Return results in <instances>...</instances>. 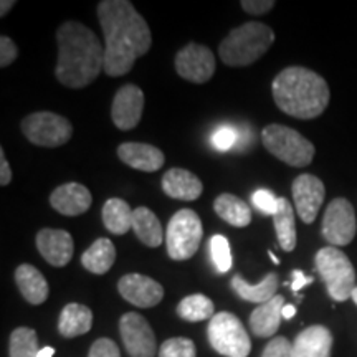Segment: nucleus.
<instances>
[{
  "mask_svg": "<svg viewBox=\"0 0 357 357\" xmlns=\"http://www.w3.org/2000/svg\"><path fill=\"white\" fill-rule=\"evenodd\" d=\"M278 199L273 192L260 189L252 195V204L255 205L257 211H260L263 215L273 217L276 211H278Z\"/></svg>",
  "mask_w": 357,
  "mask_h": 357,
  "instance_id": "nucleus-34",
  "label": "nucleus"
},
{
  "mask_svg": "<svg viewBox=\"0 0 357 357\" xmlns=\"http://www.w3.org/2000/svg\"><path fill=\"white\" fill-rule=\"evenodd\" d=\"M19 56V48H17L15 42L12 38H8L7 35L0 37V66L7 68Z\"/></svg>",
  "mask_w": 357,
  "mask_h": 357,
  "instance_id": "nucleus-38",
  "label": "nucleus"
},
{
  "mask_svg": "<svg viewBox=\"0 0 357 357\" xmlns=\"http://www.w3.org/2000/svg\"><path fill=\"white\" fill-rule=\"evenodd\" d=\"M132 231L149 248H158L164 240L162 225H160L159 218L147 207L134 208Z\"/></svg>",
  "mask_w": 357,
  "mask_h": 357,
  "instance_id": "nucleus-25",
  "label": "nucleus"
},
{
  "mask_svg": "<svg viewBox=\"0 0 357 357\" xmlns=\"http://www.w3.org/2000/svg\"><path fill=\"white\" fill-rule=\"evenodd\" d=\"M105 33V73L123 77L132 70L136 60L153 45L149 25L129 0H102L98 6Z\"/></svg>",
  "mask_w": 357,
  "mask_h": 357,
  "instance_id": "nucleus-1",
  "label": "nucleus"
},
{
  "mask_svg": "<svg viewBox=\"0 0 357 357\" xmlns=\"http://www.w3.org/2000/svg\"><path fill=\"white\" fill-rule=\"evenodd\" d=\"M314 263L329 296L339 303L349 300L356 289V271L346 253L336 247L321 248Z\"/></svg>",
  "mask_w": 357,
  "mask_h": 357,
  "instance_id": "nucleus-6",
  "label": "nucleus"
},
{
  "mask_svg": "<svg viewBox=\"0 0 357 357\" xmlns=\"http://www.w3.org/2000/svg\"><path fill=\"white\" fill-rule=\"evenodd\" d=\"M261 357H294L293 344L287 337H273L268 342Z\"/></svg>",
  "mask_w": 357,
  "mask_h": 357,
  "instance_id": "nucleus-35",
  "label": "nucleus"
},
{
  "mask_svg": "<svg viewBox=\"0 0 357 357\" xmlns=\"http://www.w3.org/2000/svg\"><path fill=\"white\" fill-rule=\"evenodd\" d=\"M12 182V171L10 166H8L7 159H6V153L0 147V185L6 187Z\"/></svg>",
  "mask_w": 357,
  "mask_h": 357,
  "instance_id": "nucleus-40",
  "label": "nucleus"
},
{
  "mask_svg": "<svg viewBox=\"0 0 357 357\" xmlns=\"http://www.w3.org/2000/svg\"><path fill=\"white\" fill-rule=\"evenodd\" d=\"M291 192L294 208H296L301 220L305 223L314 222L326 197L323 181L312 174H301L294 178Z\"/></svg>",
  "mask_w": 357,
  "mask_h": 357,
  "instance_id": "nucleus-13",
  "label": "nucleus"
},
{
  "mask_svg": "<svg viewBox=\"0 0 357 357\" xmlns=\"http://www.w3.org/2000/svg\"><path fill=\"white\" fill-rule=\"evenodd\" d=\"M88 357H121V352H119V347L116 346L114 341L108 337H101L89 347Z\"/></svg>",
  "mask_w": 357,
  "mask_h": 357,
  "instance_id": "nucleus-37",
  "label": "nucleus"
},
{
  "mask_svg": "<svg viewBox=\"0 0 357 357\" xmlns=\"http://www.w3.org/2000/svg\"><path fill=\"white\" fill-rule=\"evenodd\" d=\"M268 257L271 258V261H273L275 265H280V260H278V258H276V255H275L273 252H271V250H268Z\"/></svg>",
  "mask_w": 357,
  "mask_h": 357,
  "instance_id": "nucleus-45",
  "label": "nucleus"
},
{
  "mask_svg": "<svg viewBox=\"0 0 357 357\" xmlns=\"http://www.w3.org/2000/svg\"><path fill=\"white\" fill-rule=\"evenodd\" d=\"M37 248L52 266H66L73 258V238L66 230L43 229L37 234Z\"/></svg>",
  "mask_w": 357,
  "mask_h": 357,
  "instance_id": "nucleus-16",
  "label": "nucleus"
},
{
  "mask_svg": "<svg viewBox=\"0 0 357 357\" xmlns=\"http://www.w3.org/2000/svg\"><path fill=\"white\" fill-rule=\"evenodd\" d=\"M116 260V248L111 240L98 238L82 257V265L95 275H105Z\"/></svg>",
  "mask_w": 357,
  "mask_h": 357,
  "instance_id": "nucleus-28",
  "label": "nucleus"
},
{
  "mask_svg": "<svg viewBox=\"0 0 357 357\" xmlns=\"http://www.w3.org/2000/svg\"><path fill=\"white\" fill-rule=\"evenodd\" d=\"M50 204L58 213L66 217H78L89 211L93 204L91 192L77 182L56 187L50 195Z\"/></svg>",
  "mask_w": 357,
  "mask_h": 357,
  "instance_id": "nucleus-17",
  "label": "nucleus"
},
{
  "mask_svg": "<svg viewBox=\"0 0 357 357\" xmlns=\"http://www.w3.org/2000/svg\"><path fill=\"white\" fill-rule=\"evenodd\" d=\"M207 334L213 351L225 357H247L252 351L247 329L231 312H217L208 323Z\"/></svg>",
  "mask_w": 357,
  "mask_h": 357,
  "instance_id": "nucleus-8",
  "label": "nucleus"
},
{
  "mask_svg": "<svg viewBox=\"0 0 357 357\" xmlns=\"http://www.w3.org/2000/svg\"><path fill=\"white\" fill-rule=\"evenodd\" d=\"M211 255L218 273H227L234 266L230 243L223 235H213L211 238Z\"/></svg>",
  "mask_w": 357,
  "mask_h": 357,
  "instance_id": "nucleus-32",
  "label": "nucleus"
},
{
  "mask_svg": "<svg viewBox=\"0 0 357 357\" xmlns=\"http://www.w3.org/2000/svg\"><path fill=\"white\" fill-rule=\"evenodd\" d=\"M13 6H15V0H2V3H0V17H6L12 10Z\"/></svg>",
  "mask_w": 357,
  "mask_h": 357,
  "instance_id": "nucleus-42",
  "label": "nucleus"
},
{
  "mask_svg": "<svg viewBox=\"0 0 357 357\" xmlns=\"http://www.w3.org/2000/svg\"><path fill=\"white\" fill-rule=\"evenodd\" d=\"M93 326V312L88 306L70 303L61 311L58 319V331L63 337H78L89 333Z\"/></svg>",
  "mask_w": 357,
  "mask_h": 357,
  "instance_id": "nucleus-24",
  "label": "nucleus"
},
{
  "mask_svg": "<svg viewBox=\"0 0 357 357\" xmlns=\"http://www.w3.org/2000/svg\"><path fill=\"white\" fill-rule=\"evenodd\" d=\"M176 71L190 83H207L215 73V56L208 47L192 42L176 55Z\"/></svg>",
  "mask_w": 357,
  "mask_h": 357,
  "instance_id": "nucleus-11",
  "label": "nucleus"
},
{
  "mask_svg": "<svg viewBox=\"0 0 357 357\" xmlns=\"http://www.w3.org/2000/svg\"><path fill=\"white\" fill-rule=\"evenodd\" d=\"M312 281H314L312 276H306L301 270H293V283H291L293 293H298L301 288H305L306 284L312 283Z\"/></svg>",
  "mask_w": 357,
  "mask_h": 357,
  "instance_id": "nucleus-41",
  "label": "nucleus"
},
{
  "mask_svg": "<svg viewBox=\"0 0 357 357\" xmlns=\"http://www.w3.org/2000/svg\"><path fill=\"white\" fill-rule=\"evenodd\" d=\"M162 190L171 199L192 202L202 195L204 185L200 178L187 169H171L162 177Z\"/></svg>",
  "mask_w": 357,
  "mask_h": 357,
  "instance_id": "nucleus-19",
  "label": "nucleus"
},
{
  "mask_svg": "<svg viewBox=\"0 0 357 357\" xmlns=\"http://www.w3.org/2000/svg\"><path fill=\"white\" fill-rule=\"evenodd\" d=\"M202 236V222L197 213L190 208H182L174 213L166 231L169 257L176 261L189 260L197 253Z\"/></svg>",
  "mask_w": 357,
  "mask_h": 357,
  "instance_id": "nucleus-7",
  "label": "nucleus"
},
{
  "mask_svg": "<svg viewBox=\"0 0 357 357\" xmlns=\"http://www.w3.org/2000/svg\"><path fill=\"white\" fill-rule=\"evenodd\" d=\"M177 314L189 323H199V321L212 319L215 316V306L205 294H190L178 303Z\"/></svg>",
  "mask_w": 357,
  "mask_h": 357,
  "instance_id": "nucleus-30",
  "label": "nucleus"
},
{
  "mask_svg": "<svg viewBox=\"0 0 357 357\" xmlns=\"http://www.w3.org/2000/svg\"><path fill=\"white\" fill-rule=\"evenodd\" d=\"M118 291L124 300L137 307H153L164 298L162 284L139 273L124 275L118 281Z\"/></svg>",
  "mask_w": 357,
  "mask_h": 357,
  "instance_id": "nucleus-15",
  "label": "nucleus"
},
{
  "mask_svg": "<svg viewBox=\"0 0 357 357\" xmlns=\"http://www.w3.org/2000/svg\"><path fill=\"white\" fill-rule=\"evenodd\" d=\"M236 142H238V136H236V131L230 126H223L217 129L212 136V144L217 147L218 151H229L234 147Z\"/></svg>",
  "mask_w": 357,
  "mask_h": 357,
  "instance_id": "nucleus-36",
  "label": "nucleus"
},
{
  "mask_svg": "<svg viewBox=\"0 0 357 357\" xmlns=\"http://www.w3.org/2000/svg\"><path fill=\"white\" fill-rule=\"evenodd\" d=\"M15 283L17 287H19L22 296H24L30 305H42V303L47 301L50 288H48L45 276L40 273L35 266L24 263V265L17 268Z\"/></svg>",
  "mask_w": 357,
  "mask_h": 357,
  "instance_id": "nucleus-23",
  "label": "nucleus"
},
{
  "mask_svg": "<svg viewBox=\"0 0 357 357\" xmlns=\"http://www.w3.org/2000/svg\"><path fill=\"white\" fill-rule=\"evenodd\" d=\"M276 106L291 118L314 119L328 108L329 86L316 71L289 66L276 75L271 83Z\"/></svg>",
  "mask_w": 357,
  "mask_h": 357,
  "instance_id": "nucleus-3",
  "label": "nucleus"
},
{
  "mask_svg": "<svg viewBox=\"0 0 357 357\" xmlns=\"http://www.w3.org/2000/svg\"><path fill=\"white\" fill-rule=\"evenodd\" d=\"M261 142L268 153L291 167H306L314 159L312 142L283 124H268L261 131Z\"/></svg>",
  "mask_w": 357,
  "mask_h": 357,
  "instance_id": "nucleus-5",
  "label": "nucleus"
},
{
  "mask_svg": "<svg viewBox=\"0 0 357 357\" xmlns=\"http://www.w3.org/2000/svg\"><path fill=\"white\" fill-rule=\"evenodd\" d=\"M37 333L30 328H17L10 334V357H38Z\"/></svg>",
  "mask_w": 357,
  "mask_h": 357,
  "instance_id": "nucleus-31",
  "label": "nucleus"
},
{
  "mask_svg": "<svg viewBox=\"0 0 357 357\" xmlns=\"http://www.w3.org/2000/svg\"><path fill=\"white\" fill-rule=\"evenodd\" d=\"M132 208L123 199H109L102 205V223L114 235H124L132 230Z\"/></svg>",
  "mask_w": 357,
  "mask_h": 357,
  "instance_id": "nucleus-29",
  "label": "nucleus"
},
{
  "mask_svg": "<svg viewBox=\"0 0 357 357\" xmlns=\"http://www.w3.org/2000/svg\"><path fill=\"white\" fill-rule=\"evenodd\" d=\"M275 7L273 0H243L242 8L250 15H263Z\"/></svg>",
  "mask_w": 357,
  "mask_h": 357,
  "instance_id": "nucleus-39",
  "label": "nucleus"
},
{
  "mask_svg": "<svg viewBox=\"0 0 357 357\" xmlns=\"http://www.w3.org/2000/svg\"><path fill=\"white\" fill-rule=\"evenodd\" d=\"M231 289L236 296L245 301L257 303L258 306L265 305L276 296V289L280 287V278L276 273H268L258 284H250L242 275H235L230 281Z\"/></svg>",
  "mask_w": 357,
  "mask_h": 357,
  "instance_id": "nucleus-22",
  "label": "nucleus"
},
{
  "mask_svg": "<svg viewBox=\"0 0 357 357\" xmlns=\"http://www.w3.org/2000/svg\"><path fill=\"white\" fill-rule=\"evenodd\" d=\"M357 231L356 212L347 199H334L323 218V236L333 247H344L354 240Z\"/></svg>",
  "mask_w": 357,
  "mask_h": 357,
  "instance_id": "nucleus-10",
  "label": "nucleus"
},
{
  "mask_svg": "<svg viewBox=\"0 0 357 357\" xmlns=\"http://www.w3.org/2000/svg\"><path fill=\"white\" fill-rule=\"evenodd\" d=\"M119 333L131 357H154L158 352L153 329L139 312H126L119 321Z\"/></svg>",
  "mask_w": 357,
  "mask_h": 357,
  "instance_id": "nucleus-12",
  "label": "nucleus"
},
{
  "mask_svg": "<svg viewBox=\"0 0 357 357\" xmlns=\"http://www.w3.org/2000/svg\"><path fill=\"white\" fill-rule=\"evenodd\" d=\"M296 314V307L293 305H284L283 307V319H291Z\"/></svg>",
  "mask_w": 357,
  "mask_h": 357,
  "instance_id": "nucleus-43",
  "label": "nucleus"
},
{
  "mask_svg": "<svg viewBox=\"0 0 357 357\" xmlns=\"http://www.w3.org/2000/svg\"><path fill=\"white\" fill-rule=\"evenodd\" d=\"M275 32L261 22L240 25L222 40L218 55L227 66H248L270 50Z\"/></svg>",
  "mask_w": 357,
  "mask_h": 357,
  "instance_id": "nucleus-4",
  "label": "nucleus"
},
{
  "mask_svg": "<svg viewBox=\"0 0 357 357\" xmlns=\"http://www.w3.org/2000/svg\"><path fill=\"white\" fill-rule=\"evenodd\" d=\"M284 298L276 294L273 300L255 307L250 316V329L257 337H271L280 329L283 319Z\"/></svg>",
  "mask_w": 357,
  "mask_h": 357,
  "instance_id": "nucleus-21",
  "label": "nucleus"
},
{
  "mask_svg": "<svg viewBox=\"0 0 357 357\" xmlns=\"http://www.w3.org/2000/svg\"><path fill=\"white\" fill-rule=\"evenodd\" d=\"M144 109V93L136 84H124L114 95L111 119L121 131H131L139 124Z\"/></svg>",
  "mask_w": 357,
  "mask_h": 357,
  "instance_id": "nucleus-14",
  "label": "nucleus"
},
{
  "mask_svg": "<svg viewBox=\"0 0 357 357\" xmlns=\"http://www.w3.org/2000/svg\"><path fill=\"white\" fill-rule=\"evenodd\" d=\"M118 155L126 166L142 172L159 171L166 160L159 147L142 142H124L118 147Z\"/></svg>",
  "mask_w": 357,
  "mask_h": 357,
  "instance_id": "nucleus-18",
  "label": "nucleus"
},
{
  "mask_svg": "<svg viewBox=\"0 0 357 357\" xmlns=\"http://www.w3.org/2000/svg\"><path fill=\"white\" fill-rule=\"evenodd\" d=\"M213 211L222 220L230 223L231 227H236V229H243L252 222V208L236 195H218L213 202Z\"/></svg>",
  "mask_w": 357,
  "mask_h": 357,
  "instance_id": "nucleus-26",
  "label": "nucleus"
},
{
  "mask_svg": "<svg viewBox=\"0 0 357 357\" xmlns=\"http://www.w3.org/2000/svg\"><path fill=\"white\" fill-rule=\"evenodd\" d=\"M195 344L187 337L167 339L159 349V357H195Z\"/></svg>",
  "mask_w": 357,
  "mask_h": 357,
  "instance_id": "nucleus-33",
  "label": "nucleus"
},
{
  "mask_svg": "<svg viewBox=\"0 0 357 357\" xmlns=\"http://www.w3.org/2000/svg\"><path fill=\"white\" fill-rule=\"evenodd\" d=\"M53 356H55V349L50 346L43 347V349H40V352H38V357H53Z\"/></svg>",
  "mask_w": 357,
  "mask_h": 357,
  "instance_id": "nucleus-44",
  "label": "nucleus"
},
{
  "mask_svg": "<svg viewBox=\"0 0 357 357\" xmlns=\"http://www.w3.org/2000/svg\"><path fill=\"white\" fill-rule=\"evenodd\" d=\"M352 300H354V303H356V305H357V287H356V289H354V291H352Z\"/></svg>",
  "mask_w": 357,
  "mask_h": 357,
  "instance_id": "nucleus-46",
  "label": "nucleus"
},
{
  "mask_svg": "<svg viewBox=\"0 0 357 357\" xmlns=\"http://www.w3.org/2000/svg\"><path fill=\"white\" fill-rule=\"evenodd\" d=\"M20 128L26 139L40 147H60L73 136V126L68 119L52 111L29 114L24 118Z\"/></svg>",
  "mask_w": 357,
  "mask_h": 357,
  "instance_id": "nucleus-9",
  "label": "nucleus"
},
{
  "mask_svg": "<svg viewBox=\"0 0 357 357\" xmlns=\"http://www.w3.org/2000/svg\"><path fill=\"white\" fill-rule=\"evenodd\" d=\"M333 334L324 326H311L293 342L294 357H331Z\"/></svg>",
  "mask_w": 357,
  "mask_h": 357,
  "instance_id": "nucleus-20",
  "label": "nucleus"
},
{
  "mask_svg": "<svg viewBox=\"0 0 357 357\" xmlns=\"http://www.w3.org/2000/svg\"><path fill=\"white\" fill-rule=\"evenodd\" d=\"M58 61L55 77L65 86L82 89L105 70V45L79 22H65L56 30Z\"/></svg>",
  "mask_w": 357,
  "mask_h": 357,
  "instance_id": "nucleus-2",
  "label": "nucleus"
},
{
  "mask_svg": "<svg viewBox=\"0 0 357 357\" xmlns=\"http://www.w3.org/2000/svg\"><path fill=\"white\" fill-rule=\"evenodd\" d=\"M273 223L281 250L293 252L296 248V223L294 208L287 197L278 199V211L273 215Z\"/></svg>",
  "mask_w": 357,
  "mask_h": 357,
  "instance_id": "nucleus-27",
  "label": "nucleus"
}]
</instances>
